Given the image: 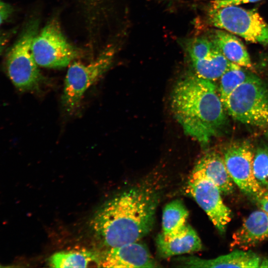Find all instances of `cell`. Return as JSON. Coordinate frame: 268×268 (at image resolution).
Wrapping results in <instances>:
<instances>
[{"label":"cell","instance_id":"obj_4","mask_svg":"<svg viewBox=\"0 0 268 268\" xmlns=\"http://www.w3.org/2000/svg\"><path fill=\"white\" fill-rule=\"evenodd\" d=\"M224 107L235 120L255 127H267L268 87L259 77L249 74L229 96Z\"/></svg>","mask_w":268,"mask_h":268},{"label":"cell","instance_id":"obj_20","mask_svg":"<svg viewBox=\"0 0 268 268\" xmlns=\"http://www.w3.org/2000/svg\"><path fill=\"white\" fill-rule=\"evenodd\" d=\"M253 169L254 177L259 185L268 190V148H257L254 153Z\"/></svg>","mask_w":268,"mask_h":268},{"label":"cell","instance_id":"obj_14","mask_svg":"<svg viewBox=\"0 0 268 268\" xmlns=\"http://www.w3.org/2000/svg\"><path fill=\"white\" fill-rule=\"evenodd\" d=\"M194 171H197L213 182L223 195L231 194L234 191V183L226 167L223 157L215 151L206 153L196 164Z\"/></svg>","mask_w":268,"mask_h":268},{"label":"cell","instance_id":"obj_27","mask_svg":"<svg viewBox=\"0 0 268 268\" xmlns=\"http://www.w3.org/2000/svg\"><path fill=\"white\" fill-rule=\"evenodd\" d=\"M266 135H267V137L268 138V130H267L266 132Z\"/></svg>","mask_w":268,"mask_h":268},{"label":"cell","instance_id":"obj_24","mask_svg":"<svg viewBox=\"0 0 268 268\" xmlns=\"http://www.w3.org/2000/svg\"><path fill=\"white\" fill-rule=\"evenodd\" d=\"M13 32L0 31V54L5 48Z\"/></svg>","mask_w":268,"mask_h":268},{"label":"cell","instance_id":"obj_17","mask_svg":"<svg viewBox=\"0 0 268 268\" xmlns=\"http://www.w3.org/2000/svg\"><path fill=\"white\" fill-rule=\"evenodd\" d=\"M188 216L189 211L181 200L170 201L163 209L162 230L158 236L168 240L182 234L189 225L187 223Z\"/></svg>","mask_w":268,"mask_h":268},{"label":"cell","instance_id":"obj_5","mask_svg":"<svg viewBox=\"0 0 268 268\" xmlns=\"http://www.w3.org/2000/svg\"><path fill=\"white\" fill-rule=\"evenodd\" d=\"M209 23L252 43L268 45V24L256 10L238 5L215 6L207 10Z\"/></svg>","mask_w":268,"mask_h":268},{"label":"cell","instance_id":"obj_10","mask_svg":"<svg viewBox=\"0 0 268 268\" xmlns=\"http://www.w3.org/2000/svg\"><path fill=\"white\" fill-rule=\"evenodd\" d=\"M185 50L195 74L210 81L219 79L232 63L210 37L202 36L190 39L186 43Z\"/></svg>","mask_w":268,"mask_h":268},{"label":"cell","instance_id":"obj_3","mask_svg":"<svg viewBox=\"0 0 268 268\" xmlns=\"http://www.w3.org/2000/svg\"><path fill=\"white\" fill-rule=\"evenodd\" d=\"M39 23L37 17L30 18L5 57L7 74L16 89L21 92L38 91L43 80L32 51Z\"/></svg>","mask_w":268,"mask_h":268},{"label":"cell","instance_id":"obj_16","mask_svg":"<svg viewBox=\"0 0 268 268\" xmlns=\"http://www.w3.org/2000/svg\"><path fill=\"white\" fill-rule=\"evenodd\" d=\"M157 249L163 258L193 253L202 249V243L196 231L190 225L182 234L165 240L158 235L156 238Z\"/></svg>","mask_w":268,"mask_h":268},{"label":"cell","instance_id":"obj_7","mask_svg":"<svg viewBox=\"0 0 268 268\" xmlns=\"http://www.w3.org/2000/svg\"><path fill=\"white\" fill-rule=\"evenodd\" d=\"M32 51L37 64L48 68L68 66L78 56L64 35L57 18L51 19L33 39Z\"/></svg>","mask_w":268,"mask_h":268},{"label":"cell","instance_id":"obj_23","mask_svg":"<svg viewBox=\"0 0 268 268\" xmlns=\"http://www.w3.org/2000/svg\"><path fill=\"white\" fill-rule=\"evenodd\" d=\"M256 202L261 209L268 213V190L264 193Z\"/></svg>","mask_w":268,"mask_h":268},{"label":"cell","instance_id":"obj_21","mask_svg":"<svg viewBox=\"0 0 268 268\" xmlns=\"http://www.w3.org/2000/svg\"><path fill=\"white\" fill-rule=\"evenodd\" d=\"M13 10L10 4L0 0V26L11 16Z\"/></svg>","mask_w":268,"mask_h":268},{"label":"cell","instance_id":"obj_19","mask_svg":"<svg viewBox=\"0 0 268 268\" xmlns=\"http://www.w3.org/2000/svg\"><path fill=\"white\" fill-rule=\"evenodd\" d=\"M248 74L241 66L232 63L220 77L219 96L224 105L229 96L247 78Z\"/></svg>","mask_w":268,"mask_h":268},{"label":"cell","instance_id":"obj_12","mask_svg":"<svg viewBox=\"0 0 268 268\" xmlns=\"http://www.w3.org/2000/svg\"><path fill=\"white\" fill-rule=\"evenodd\" d=\"M261 259L255 253L235 249L226 255L212 259L196 256L181 257L176 259L177 267L186 268H260Z\"/></svg>","mask_w":268,"mask_h":268},{"label":"cell","instance_id":"obj_9","mask_svg":"<svg viewBox=\"0 0 268 268\" xmlns=\"http://www.w3.org/2000/svg\"><path fill=\"white\" fill-rule=\"evenodd\" d=\"M187 189L218 231L224 233L232 214L230 209L223 202L218 187L201 173L193 170Z\"/></svg>","mask_w":268,"mask_h":268},{"label":"cell","instance_id":"obj_8","mask_svg":"<svg viewBox=\"0 0 268 268\" xmlns=\"http://www.w3.org/2000/svg\"><path fill=\"white\" fill-rule=\"evenodd\" d=\"M254 153L249 142L237 141L227 146L223 159L234 184L243 193L256 201L266 190L259 185L254 175Z\"/></svg>","mask_w":268,"mask_h":268},{"label":"cell","instance_id":"obj_1","mask_svg":"<svg viewBox=\"0 0 268 268\" xmlns=\"http://www.w3.org/2000/svg\"><path fill=\"white\" fill-rule=\"evenodd\" d=\"M157 203L156 194L148 188L126 191L98 210L92 228L110 248L137 242L153 228Z\"/></svg>","mask_w":268,"mask_h":268},{"label":"cell","instance_id":"obj_11","mask_svg":"<svg viewBox=\"0 0 268 268\" xmlns=\"http://www.w3.org/2000/svg\"><path fill=\"white\" fill-rule=\"evenodd\" d=\"M157 266L145 245L137 242L111 248L100 259V267L155 268Z\"/></svg>","mask_w":268,"mask_h":268},{"label":"cell","instance_id":"obj_13","mask_svg":"<svg viewBox=\"0 0 268 268\" xmlns=\"http://www.w3.org/2000/svg\"><path fill=\"white\" fill-rule=\"evenodd\" d=\"M268 240V213L262 209L253 211L243 221L232 236L233 248L248 250Z\"/></svg>","mask_w":268,"mask_h":268},{"label":"cell","instance_id":"obj_18","mask_svg":"<svg viewBox=\"0 0 268 268\" xmlns=\"http://www.w3.org/2000/svg\"><path fill=\"white\" fill-rule=\"evenodd\" d=\"M51 267L85 268L91 264L100 267V259L93 253L86 250H71L55 253L49 259Z\"/></svg>","mask_w":268,"mask_h":268},{"label":"cell","instance_id":"obj_26","mask_svg":"<svg viewBox=\"0 0 268 268\" xmlns=\"http://www.w3.org/2000/svg\"><path fill=\"white\" fill-rule=\"evenodd\" d=\"M260 268H268V257L264 258L261 261Z\"/></svg>","mask_w":268,"mask_h":268},{"label":"cell","instance_id":"obj_2","mask_svg":"<svg viewBox=\"0 0 268 268\" xmlns=\"http://www.w3.org/2000/svg\"><path fill=\"white\" fill-rule=\"evenodd\" d=\"M171 107L185 133L203 144L217 135L226 123L224 107L215 84L195 74L177 83Z\"/></svg>","mask_w":268,"mask_h":268},{"label":"cell","instance_id":"obj_6","mask_svg":"<svg viewBox=\"0 0 268 268\" xmlns=\"http://www.w3.org/2000/svg\"><path fill=\"white\" fill-rule=\"evenodd\" d=\"M114 55V48L110 47L89 64L73 62L70 65L62 97L67 113L71 114L77 110L85 91L109 68Z\"/></svg>","mask_w":268,"mask_h":268},{"label":"cell","instance_id":"obj_22","mask_svg":"<svg viewBox=\"0 0 268 268\" xmlns=\"http://www.w3.org/2000/svg\"><path fill=\"white\" fill-rule=\"evenodd\" d=\"M261 0H214L210 3L215 6L239 5L242 4L252 3Z\"/></svg>","mask_w":268,"mask_h":268},{"label":"cell","instance_id":"obj_25","mask_svg":"<svg viewBox=\"0 0 268 268\" xmlns=\"http://www.w3.org/2000/svg\"><path fill=\"white\" fill-rule=\"evenodd\" d=\"M85 4L89 7L97 6L101 2V0H83Z\"/></svg>","mask_w":268,"mask_h":268},{"label":"cell","instance_id":"obj_15","mask_svg":"<svg viewBox=\"0 0 268 268\" xmlns=\"http://www.w3.org/2000/svg\"><path fill=\"white\" fill-rule=\"evenodd\" d=\"M221 53L230 62L252 68V62L247 50L234 34L227 31L214 30L209 37Z\"/></svg>","mask_w":268,"mask_h":268}]
</instances>
